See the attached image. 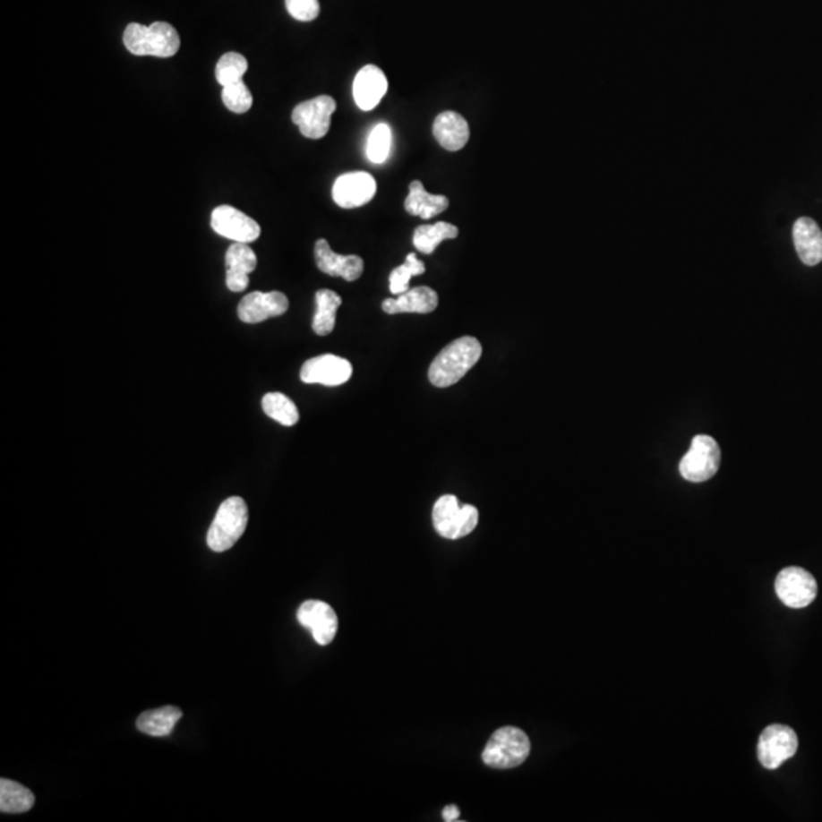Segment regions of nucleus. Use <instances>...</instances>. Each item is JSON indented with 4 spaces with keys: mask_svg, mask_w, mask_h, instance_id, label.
Segmentation results:
<instances>
[{
    "mask_svg": "<svg viewBox=\"0 0 822 822\" xmlns=\"http://www.w3.org/2000/svg\"><path fill=\"white\" fill-rule=\"evenodd\" d=\"M482 354L483 347L477 338L467 335L457 338L432 360L428 371L430 382L439 389L451 387L477 364Z\"/></svg>",
    "mask_w": 822,
    "mask_h": 822,
    "instance_id": "f257e3e1",
    "label": "nucleus"
},
{
    "mask_svg": "<svg viewBox=\"0 0 822 822\" xmlns=\"http://www.w3.org/2000/svg\"><path fill=\"white\" fill-rule=\"evenodd\" d=\"M124 45L133 56L171 58L180 49V36L167 21L150 26L130 23L124 30Z\"/></svg>",
    "mask_w": 822,
    "mask_h": 822,
    "instance_id": "f03ea898",
    "label": "nucleus"
},
{
    "mask_svg": "<svg viewBox=\"0 0 822 822\" xmlns=\"http://www.w3.org/2000/svg\"><path fill=\"white\" fill-rule=\"evenodd\" d=\"M249 524V509L241 497L224 500L209 527L208 545L215 553L234 547Z\"/></svg>",
    "mask_w": 822,
    "mask_h": 822,
    "instance_id": "7ed1b4c3",
    "label": "nucleus"
},
{
    "mask_svg": "<svg viewBox=\"0 0 822 822\" xmlns=\"http://www.w3.org/2000/svg\"><path fill=\"white\" fill-rule=\"evenodd\" d=\"M530 748V739L523 730L515 726H504L495 731L489 739L482 758L487 766L512 769L527 760Z\"/></svg>",
    "mask_w": 822,
    "mask_h": 822,
    "instance_id": "20e7f679",
    "label": "nucleus"
},
{
    "mask_svg": "<svg viewBox=\"0 0 822 822\" xmlns=\"http://www.w3.org/2000/svg\"><path fill=\"white\" fill-rule=\"evenodd\" d=\"M432 524L443 538H465L477 527L478 510L471 504H462L454 495H443L432 508Z\"/></svg>",
    "mask_w": 822,
    "mask_h": 822,
    "instance_id": "39448f33",
    "label": "nucleus"
},
{
    "mask_svg": "<svg viewBox=\"0 0 822 822\" xmlns=\"http://www.w3.org/2000/svg\"><path fill=\"white\" fill-rule=\"evenodd\" d=\"M721 467V448L713 437L699 434L693 437L690 450L680 462L681 475L691 483H702L715 477Z\"/></svg>",
    "mask_w": 822,
    "mask_h": 822,
    "instance_id": "423d86ee",
    "label": "nucleus"
},
{
    "mask_svg": "<svg viewBox=\"0 0 822 822\" xmlns=\"http://www.w3.org/2000/svg\"><path fill=\"white\" fill-rule=\"evenodd\" d=\"M798 749V737L795 731L786 725H769L761 732L757 746V756L761 766L776 769L784 761L795 756Z\"/></svg>",
    "mask_w": 822,
    "mask_h": 822,
    "instance_id": "0eeeda50",
    "label": "nucleus"
},
{
    "mask_svg": "<svg viewBox=\"0 0 822 822\" xmlns=\"http://www.w3.org/2000/svg\"><path fill=\"white\" fill-rule=\"evenodd\" d=\"M337 110V102L328 95L313 98L310 101L295 106L291 119L299 127L300 133L308 139L317 141L330 132V117Z\"/></svg>",
    "mask_w": 822,
    "mask_h": 822,
    "instance_id": "6e6552de",
    "label": "nucleus"
},
{
    "mask_svg": "<svg viewBox=\"0 0 822 822\" xmlns=\"http://www.w3.org/2000/svg\"><path fill=\"white\" fill-rule=\"evenodd\" d=\"M775 591L778 599L789 608H806L817 599V580L806 569L789 567L776 576Z\"/></svg>",
    "mask_w": 822,
    "mask_h": 822,
    "instance_id": "1a4fd4ad",
    "label": "nucleus"
},
{
    "mask_svg": "<svg viewBox=\"0 0 822 822\" xmlns=\"http://www.w3.org/2000/svg\"><path fill=\"white\" fill-rule=\"evenodd\" d=\"M210 226L213 232L235 243H253L261 235V227L253 218L227 204L213 209Z\"/></svg>",
    "mask_w": 822,
    "mask_h": 822,
    "instance_id": "9d476101",
    "label": "nucleus"
},
{
    "mask_svg": "<svg viewBox=\"0 0 822 822\" xmlns=\"http://www.w3.org/2000/svg\"><path fill=\"white\" fill-rule=\"evenodd\" d=\"M352 364L337 355H320L306 361L300 371V380L304 384H323L337 387L345 384L352 376Z\"/></svg>",
    "mask_w": 822,
    "mask_h": 822,
    "instance_id": "9b49d317",
    "label": "nucleus"
},
{
    "mask_svg": "<svg viewBox=\"0 0 822 822\" xmlns=\"http://www.w3.org/2000/svg\"><path fill=\"white\" fill-rule=\"evenodd\" d=\"M375 195L376 180L364 171L343 174L335 180L332 188L335 203L343 209L361 208Z\"/></svg>",
    "mask_w": 822,
    "mask_h": 822,
    "instance_id": "f8f14e48",
    "label": "nucleus"
},
{
    "mask_svg": "<svg viewBox=\"0 0 822 822\" xmlns=\"http://www.w3.org/2000/svg\"><path fill=\"white\" fill-rule=\"evenodd\" d=\"M299 623L311 630L320 646L330 645L338 630V617L330 604L321 600H306L297 609Z\"/></svg>",
    "mask_w": 822,
    "mask_h": 822,
    "instance_id": "ddd939ff",
    "label": "nucleus"
},
{
    "mask_svg": "<svg viewBox=\"0 0 822 822\" xmlns=\"http://www.w3.org/2000/svg\"><path fill=\"white\" fill-rule=\"evenodd\" d=\"M289 308L288 297L280 291L261 293L254 291L245 295L238 304V317L244 323L256 325L265 320L285 314Z\"/></svg>",
    "mask_w": 822,
    "mask_h": 822,
    "instance_id": "4468645a",
    "label": "nucleus"
},
{
    "mask_svg": "<svg viewBox=\"0 0 822 822\" xmlns=\"http://www.w3.org/2000/svg\"><path fill=\"white\" fill-rule=\"evenodd\" d=\"M315 262L320 271L330 274L332 278H343L347 282L361 278L364 271V261L356 254L335 253L330 247V243L326 239H319L314 247Z\"/></svg>",
    "mask_w": 822,
    "mask_h": 822,
    "instance_id": "2eb2a0df",
    "label": "nucleus"
},
{
    "mask_svg": "<svg viewBox=\"0 0 822 822\" xmlns=\"http://www.w3.org/2000/svg\"><path fill=\"white\" fill-rule=\"evenodd\" d=\"M387 89L389 81L386 73L375 64H367L356 73L352 93L358 108L363 112H371L386 97Z\"/></svg>",
    "mask_w": 822,
    "mask_h": 822,
    "instance_id": "dca6fc26",
    "label": "nucleus"
},
{
    "mask_svg": "<svg viewBox=\"0 0 822 822\" xmlns=\"http://www.w3.org/2000/svg\"><path fill=\"white\" fill-rule=\"evenodd\" d=\"M226 284L234 293H241L250 284L249 274L256 270L258 258L249 244L235 243L226 253Z\"/></svg>",
    "mask_w": 822,
    "mask_h": 822,
    "instance_id": "f3484780",
    "label": "nucleus"
},
{
    "mask_svg": "<svg viewBox=\"0 0 822 822\" xmlns=\"http://www.w3.org/2000/svg\"><path fill=\"white\" fill-rule=\"evenodd\" d=\"M439 304V295L430 287H416L398 295L396 299H386L382 302V310L387 314H402L416 313L430 314Z\"/></svg>",
    "mask_w": 822,
    "mask_h": 822,
    "instance_id": "a211bd4d",
    "label": "nucleus"
},
{
    "mask_svg": "<svg viewBox=\"0 0 822 822\" xmlns=\"http://www.w3.org/2000/svg\"><path fill=\"white\" fill-rule=\"evenodd\" d=\"M793 243L802 264L813 267L822 262V230L817 221L798 218L793 224Z\"/></svg>",
    "mask_w": 822,
    "mask_h": 822,
    "instance_id": "6ab92c4d",
    "label": "nucleus"
},
{
    "mask_svg": "<svg viewBox=\"0 0 822 822\" xmlns=\"http://www.w3.org/2000/svg\"><path fill=\"white\" fill-rule=\"evenodd\" d=\"M432 134L447 151H458L469 141V125L467 119L456 112H443L432 124Z\"/></svg>",
    "mask_w": 822,
    "mask_h": 822,
    "instance_id": "aec40b11",
    "label": "nucleus"
},
{
    "mask_svg": "<svg viewBox=\"0 0 822 822\" xmlns=\"http://www.w3.org/2000/svg\"><path fill=\"white\" fill-rule=\"evenodd\" d=\"M404 206L410 215L421 217L422 219H432L450 208V200L445 195L426 193L422 182L415 180L408 186V197Z\"/></svg>",
    "mask_w": 822,
    "mask_h": 822,
    "instance_id": "412c9836",
    "label": "nucleus"
},
{
    "mask_svg": "<svg viewBox=\"0 0 822 822\" xmlns=\"http://www.w3.org/2000/svg\"><path fill=\"white\" fill-rule=\"evenodd\" d=\"M182 710L177 706H165L148 710L137 717V728L152 737L169 736L174 726L182 719Z\"/></svg>",
    "mask_w": 822,
    "mask_h": 822,
    "instance_id": "4be33fe9",
    "label": "nucleus"
},
{
    "mask_svg": "<svg viewBox=\"0 0 822 822\" xmlns=\"http://www.w3.org/2000/svg\"><path fill=\"white\" fill-rule=\"evenodd\" d=\"M340 295L330 289H319L315 293V308L314 320H313V330L320 337L330 335L335 328V317L337 311L341 306Z\"/></svg>",
    "mask_w": 822,
    "mask_h": 822,
    "instance_id": "5701e85b",
    "label": "nucleus"
},
{
    "mask_svg": "<svg viewBox=\"0 0 822 822\" xmlns=\"http://www.w3.org/2000/svg\"><path fill=\"white\" fill-rule=\"evenodd\" d=\"M457 236H458V228L454 224L443 223V221L436 224H424L415 230L413 245L421 253L432 254L439 247V244L447 239H456Z\"/></svg>",
    "mask_w": 822,
    "mask_h": 822,
    "instance_id": "b1692460",
    "label": "nucleus"
},
{
    "mask_svg": "<svg viewBox=\"0 0 822 822\" xmlns=\"http://www.w3.org/2000/svg\"><path fill=\"white\" fill-rule=\"evenodd\" d=\"M36 797L28 787L13 780H0V810L4 813H25L34 807Z\"/></svg>",
    "mask_w": 822,
    "mask_h": 822,
    "instance_id": "393cba45",
    "label": "nucleus"
},
{
    "mask_svg": "<svg viewBox=\"0 0 822 822\" xmlns=\"http://www.w3.org/2000/svg\"><path fill=\"white\" fill-rule=\"evenodd\" d=\"M262 408L267 416L279 422L280 425L293 426L300 419L299 408L284 393H267L262 398Z\"/></svg>",
    "mask_w": 822,
    "mask_h": 822,
    "instance_id": "a878e982",
    "label": "nucleus"
},
{
    "mask_svg": "<svg viewBox=\"0 0 822 822\" xmlns=\"http://www.w3.org/2000/svg\"><path fill=\"white\" fill-rule=\"evenodd\" d=\"M249 69V63L245 56H241L238 52H227L219 58L215 67V76L217 81L221 86H230L235 82L243 81V76Z\"/></svg>",
    "mask_w": 822,
    "mask_h": 822,
    "instance_id": "bb28decb",
    "label": "nucleus"
},
{
    "mask_svg": "<svg viewBox=\"0 0 822 822\" xmlns=\"http://www.w3.org/2000/svg\"><path fill=\"white\" fill-rule=\"evenodd\" d=\"M425 273V264L416 258V253L407 254L406 262L396 267L390 273L391 295H399L410 289V280L413 276Z\"/></svg>",
    "mask_w": 822,
    "mask_h": 822,
    "instance_id": "cd10ccee",
    "label": "nucleus"
},
{
    "mask_svg": "<svg viewBox=\"0 0 822 822\" xmlns=\"http://www.w3.org/2000/svg\"><path fill=\"white\" fill-rule=\"evenodd\" d=\"M391 148V130L389 124H378L372 130L365 145V154L372 163H384Z\"/></svg>",
    "mask_w": 822,
    "mask_h": 822,
    "instance_id": "c85d7f7f",
    "label": "nucleus"
},
{
    "mask_svg": "<svg viewBox=\"0 0 822 822\" xmlns=\"http://www.w3.org/2000/svg\"><path fill=\"white\" fill-rule=\"evenodd\" d=\"M221 98H223L224 106L227 107L230 112L238 113V115L249 112L253 106L252 91L244 81L223 87Z\"/></svg>",
    "mask_w": 822,
    "mask_h": 822,
    "instance_id": "c756f323",
    "label": "nucleus"
},
{
    "mask_svg": "<svg viewBox=\"0 0 822 822\" xmlns=\"http://www.w3.org/2000/svg\"><path fill=\"white\" fill-rule=\"evenodd\" d=\"M289 15L299 21H313L319 17V0H285Z\"/></svg>",
    "mask_w": 822,
    "mask_h": 822,
    "instance_id": "7c9ffc66",
    "label": "nucleus"
},
{
    "mask_svg": "<svg viewBox=\"0 0 822 822\" xmlns=\"http://www.w3.org/2000/svg\"><path fill=\"white\" fill-rule=\"evenodd\" d=\"M443 819L447 822L458 821V819H460V809L454 806V804L445 807V809H443Z\"/></svg>",
    "mask_w": 822,
    "mask_h": 822,
    "instance_id": "2f4dec72",
    "label": "nucleus"
}]
</instances>
